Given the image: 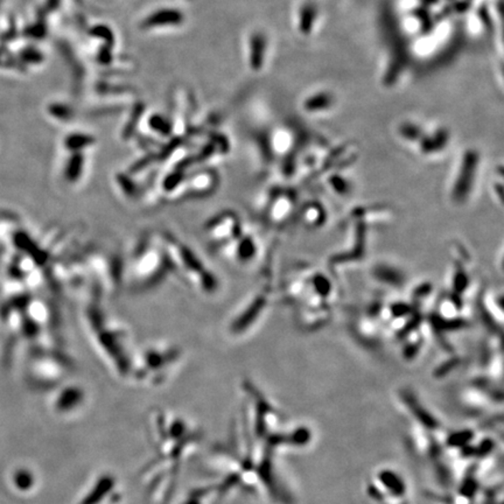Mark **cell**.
<instances>
[{
  "label": "cell",
  "mask_w": 504,
  "mask_h": 504,
  "mask_svg": "<svg viewBox=\"0 0 504 504\" xmlns=\"http://www.w3.org/2000/svg\"><path fill=\"white\" fill-rule=\"evenodd\" d=\"M480 165L481 156L475 148H466L460 156L450 187V201L455 206H463L472 198L479 176Z\"/></svg>",
  "instance_id": "1"
},
{
  "label": "cell",
  "mask_w": 504,
  "mask_h": 504,
  "mask_svg": "<svg viewBox=\"0 0 504 504\" xmlns=\"http://www.w3.org/2000/svg\"><path fill=\"white\" fill-rule=\"evenodd\" d=\"M450 139L452 136L450 130L443 125L430 130L425 128L415 148L423 156H440L450 146Z\"/></svg>",
  "instance_id": "2"
},
{
  "label": "cell",
  "mask_w": 504,
  "mask_h": 504,
  "mask_svg": "<svg viewBox=\"0 0 504 504\" xmlns=\"http://www.w3.org/2000/svg\"><path fill=\"white\" fill-rule=\"evenodd\" d=\"M338 96L332 90L319 89L307 94L301 102V108L307 115H326L338 106Z\"/></svg>",
  "instance_id": "3"
},
{
  "label": "cell",
  "mask_w": 504,
  "mask_h": 504,
  "mask_svg": "<svg viewBox=\"0 0 504 504\" xmlns=\"http://www.w3.org/2000/svg\"><path fill=\"white\" fill-rule=\"evenodd\" d=\"M271 196L273 198H270L266 207L268 220L273 224L283 223L293 214L296 195L292 192H278L272 193Z\"/></svg>",
  "instance_id": "4"
},
{
  "label": "cell",
  "mask_w": 504,
  "mask_h": 504,
  "mask_svg": "<svg viewBox=\"0 0 504 504\" xmlns=\"http://www.w3.org/2000/svg\"><path fill=\"white\" fill-rule=\"evenodd\" d=\"M207 230L214 242L235 240L241 231L240 220L233 213L221 214V216L214 218Z\"/></svg>",
  "instance_id": "5"
},
{
  "label": "cell",
  "mask_w": 504,
  "mask_h": 504,
  "mask_svg": "<svg viewBox=\"0 0 504 504\" xmlns=\"http://www.w3.org/2000/svg\"><path fill=\"white\" fill-rule=\"evenodd\" d=\"M250 64L251 68L259 71L264 67L268 51V39L264 32H256L252 34L249 42Z\"/></svg>",
  "instance_id": "6"
},
{
  "label": "cell",
  "mask_w": 504,
  "mask_h": 504,
  "mask_svg": "<svg viewBox=\"0 0 504 504\" xmlns=\"http://www.w3.org/2000/svg\"><path fill=\"white\" fill-rule=\"evenodd\" d=\"M318 9L313 4L305 3L298 9L297 26L303 34H311L318 23Z\"/></svg>",
  "instance_id": "7"
},
{
  "label": "cell",
  "mask_w": 504,
  "mask_h": 504,
  "mask_svg": "<svg viewBox=\"0 0 504 504\" xmlns=\"http://www.w3.org/2000/svg\"><path fill=\"white\" fill-rule=\"evenodd\" d=\"M373 276L382 284L389 286H400L404 283V275L393 265L380 264L373 270Z\"/></svg>",
  "instance_id": "8"
},
{
  "label": "cell",
  "mask_w": 504,
  "mask_h": 504,
  "mask_svg": "<svg viewBox=\"0 0 504 504\" xmlns=\"http://www.w3.org/2000/svg\"><path fill=\"white\" fill-rule=\"evenodd\" d=\"M424 130V126L417 121H404L398 125L397 134L402 139L403 143L415 147Z\"/></svg>",
  "instance_id": "9"
},
{
  "label": "cell",
  "mask_w": 504,
  "mask_h": 504,
  "mask_svg": "<svg viewBox=\"0 0 504 504\" xmlns=\"http://www.w3.org/2000/svg\"><path fill=\"white\" fill-rule=\"evenodd\" d=\"M301 221L306 227L319 228L326 221V211L319 202H311L301 211Z\"/></svg>",
  "instance_id": "10"
},
{
  "label": "cell",
  "mask_w": 504,
  "mask_h": 504,
  "mask_svg": "<svg viewBox=\"0 0 504 504\" xmlns=\"http://www.w3.org/2000/svg\"><path fill=\"white\" fill-rule=\"evenodd\" d=\"M257 243L251 236H243L235 250V257L238 263H250L257 255Z\"/></svg>",
  "instance_id": "11"
},
{
  "label": "cell",
  "mask_w": 504,
  "mask_h": 504,
  "mask_svg": "<svg viewBox=\"0 0 504 504\" xmlns=\"http://www.w3.org/2000/svg\"><path fill=\"white\" fill-rule=\"evenodd\" d=\"M329 186L331 188L338 194H347L349 189H351V185H349V181L345 179L343 176H340V174H336V176H331V179L328 180Z\"/></svg>",
  "instance_id": "12"
}]
</instances>
